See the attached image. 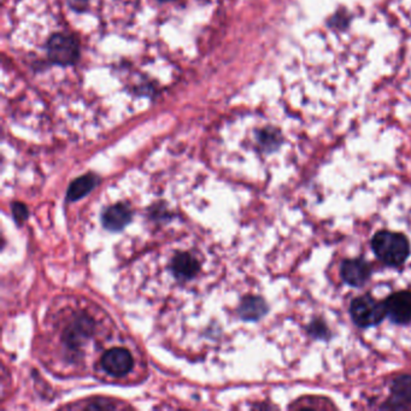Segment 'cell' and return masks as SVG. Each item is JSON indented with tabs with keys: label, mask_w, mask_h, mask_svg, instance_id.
<instances>
[{
	"label": "cell",
	"mask_w": 411,
	"mask_h": 411,
	"mask_svg": "<svg viewBox=\"0 0 411 411\" xmlns=\"http://www.w3.org/2000/svg\"><path fill=\"white\" fill-rule=\"evenodd\" d=\"M371 248L375 256L389 267H399L410 255V244L407 237L389 230L378 232L371 240Z\"/></svg>",
	"instance_id": "6da1fadb"
},
{
	"label": "cell",
	"mask_w": 411,
	"mask_h": 411,
	"mask_svg": "<svg viewBox=\"0 0 411 411\" xmlns=\"http://www.w3.org/2000/svg\"><path fill=\"white\" fill-rule=\"evenodd\" d=\"M100 363H102L103 369L109 375L121 378L132 371L134 361L128 350L124 348H114V349L107 350L105 354H103Z\"/></svg>",
	"instance_id": "277c9868"
},
{
	"label": "cell",
	"mask_w": 411,
	"mask_h": 411,
	"mask_svg": "<svg viewBox=\"0 0 411 411\" xmlns=\"http://www.w3.org/2000/svg\"><path fill=\"white\" fill-rule=\"evenodd\" d=\"M132 220V211L124 204H115L103 212V225L106 230H121Z\"/></svg>",
	"instance_id": "9c48e42d"
},
{
	"label": "cell",
	"mask_w": 411,
	"mask_h": 411,
	"mask_svg": "<svg viewBox=\"0 0 411 411\" xmlns=\"http://www.w3.org/2000/svg\"><path fill=\"white\" fill-rule=\"evenodd\" d=\"M341 275L345 283L352 287H361L371 275V267L366 260H345L341 263Z\"/></svg>",
	"instance_id": "8992f818"
},
{
	"label": "cell",
	"mask_w": 411,
	"mask_h": 411,
	"mask_svg": "<svg viewBox=\"0 0 411 411\" xmlns=\"http://www.w3.org/2000/svg\"><path fill=\"white\" fill-rule=\"evenodd\" d=\"M350 315L357 327L369 328L380 324L387 316L384 301H378L371 296L354 298L350 305Z\"/></svg>",
	"instance_id": "7a4b0ae2"
},
{
	"label": "cell",
	"mask_w": 411,
	"mask_h": 411,
	"mask_svg": "<svg viewBox=\"0 0 411 411\" xmlns=\"http://www.w3.org/2000/svg\"><path fill=\"white\" fill-rule=\"evenodd\" d=\"M268 313V305L261 297L248 296L244 298L239 315L245 321H258Z\"/></svg>",
	"instance_id": "8fae6325"
},
{
	"label": "cell",
	"mask_w": 411,
	"mask_h": 411,
	"mask_svg": "<svg viewBox=\"0 0 411 411\" xmlns=\"http://www.w3.org/2000/svg\"><path fill=\"white\" fill-rule=\"evenodd\" d=\"M93 323L87 317H79L75 322L70 324L66 331V345L71 349H77L84 345V341H89L92 334Z\"/></svg>",
	"instance_id": "30bf717a"
},
{
	"label": "cell",
	"mask_w": 411,
	"mask_h": 411,
	"mask_svg": "<svg viewBox=\"0 0 411 411\" xmlns=\"http://www.w3.org/2000/svg\"><path fill=\"white\" fill-rule=\"evenodd\" d=\"M160 1H170V0H160Z\"/></svg>",
	"instance_id": "9a60e30c"
},
{
	"label": "cell",
	"mask_w": 411,
	"mask_h": 411,
	"mask_svg": "<svg viewBox=\"0 0 411 411\" xmlns=\"http://www.w3.org/2000/svg\"><path fill=\"white\" fill-rule=\"evenodd\" d=\"M308 331H309L310 336L315 338V339L328 341L331 338V331L326 326V323L321 321V320H314L313 322L310 323Z\"/></svg>",
	"instance_id": "4fadbf2b"
},
{
	"label": "cell",
	"mask_w": 411,
	"mask_h": 411,
	"mask_svg": "<svg viewBox=\"0 0 411 411\" xmlns=\"http://www.w3.org/2000/svg\"><path fill=\"white\" fill-rule=\"evenodd\" d=\"M387 316L397 324H408L411 322V292H396L384 299Z\"/></svg>",
	"instance_id": "5b68a950"
},
{
	"label": "cell",
	"mask_w": 411,
	"mask_h": 411,
	"mask_svg": "<svg viewBox=\"0 0 411 411\" xmlns=\"http://www.w3.org/2000/svg\"><path fill=\"white\" fill-rule=\"evenodd\" d=\"M47 56L50 62L58 66H73L80 57V46L74 36L56 34L49 40Z\"/></svg>",
	"instance_id": "3957f363"
},
{
	"label": "cell",
	"mask_w": 411,
	"mask_h": 411,
	"mask_svg": "<svg viewBox=\"0 0 411 411\" xmlns=\"http://www.w3.org/2000/svg\"><path fill=\"white\" fill-rule=\"evenodd\" d=\"M411 404V375H399L391 384V399L382 408L405 409Z\"/></svg>",
	"instance_id": "ba28073f"
},
{
	"label": "cell",
	"mask_w": 411,
	"mask_h": 411,
	"mask_svg": "<svg viewBox=\"0 0 411 411\" xmlns=\"http://www.w3.org/2000/svg\"><path fill=\"white\" fill-rule=\"evenodd\" d=\"M13 216L17 221H24L27 216H28V211H27L26 207L22 204H15L13 207Z\"/></svg>",
	"instance_id": "5bb4252c"
},
{
	"label": "cell",
	"mask_w": 411,
	"mask_h": 411,
	"mask_svg": "<svg viewBox=\"0 0 411 411\" xmlns=\"http://www.w3.org/2000/svg\"><path fill=\"white\" fill-rule=\"evenodd\" d=\"M97 185V177L92 174H87L84 177L76 179L75 181L71 182L68 190V199L70 202H75L77 199L82 198Z\"/></svg>",
	"instance_id": "7c38bea8"
},
{
	"label": "cell",
	"mask_w": 411,
	"mask_h": 411,
	"mask_svg": "<svg viewBox=\"0 0 411 411\" xmlns=\"http://www.w3.org/2000/svg\"><path fill=\"white\" fill-rule=\"evenodd\" d=\"M170 271L177 281L187 283L193 280L200 271V263L188 252H180L175 255L170 263Z\"/></svg>",
	"instance_id": "52a82bcc"
}]
</instances>
